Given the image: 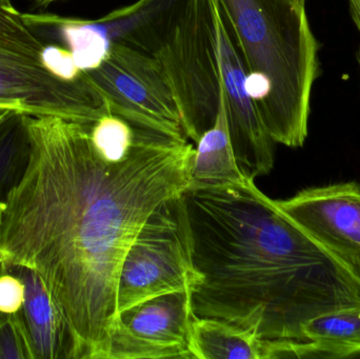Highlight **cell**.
Masks as SVG:
<instances>
[{
	"instance_id": "6da1fadb",
	"label": "cell",
	"mask_w": 360,
	"mask_h": 359,
	"mask_svg": "<svg viewBox=\"0 0 360 359\" xmlns=\"http://www.w3.org/2000/svg\"><path fill=\"white\" fill-rule=\"evenodd\" d=\"M31 156L0 204V254L44 282L78 359H108L117 280L152 213L188 188L195 149L109 113L92 124L29 116Z\"/></svg>"
},
{
	"instance_id": "7a4b0ae2",
	"label": "cell",
	"mask_w": 360,
	"mask_h": 359,
	"mask_svg": "<svg viewBox=\"0 0 360 359\" xmlns=\"http://www.w3.org/2000/svg\"><path fill=\"white\" fill-rule=\"evenodd\" d=\"M200 275L191 291L197 318L259 339L306 341L317 316L360 308V270L298 227L254 179L182 193Z\"/></svg>"
},
{
	"instance_id": "3957f363",
	"label": "cell",
	"mask_w": 360,
	"mask_h": 359,
	"mask_svg": "<svg viewBox=\"0 0 360 359\" xmlns=\"http://www.w3.org/2000/svg\"><path fill=\"white\" fill-rule=\"evenodd\" d=\"M247 67V86L275 143L304 145L321 44L306 0H213Z\"/></svg>"
},
{
	"instance_id": "277c9868",
	"label": "cell",
	"mask_w": 360,
	"mask_h": 359,
	"mask_svg": "<svg viewBox=\"0 0 360 359\" xmlns=\"http://www.w3.org/2000/svg\"><path fill=\"white\" fill-rule=\"evenodd\" d=\"M110 42L153 57L172 88L188 137L214 126L221 103L212 0H139L103 17Z\"/></svg>"
},
{
	"instance_id": "5b68a950",
	"label": "cell",
	"mask_w": 360,
	"mask_h": 359,
	"mask_svg": "<svg viewBox=\"0 0 360 359\" xmlns=\"http://www.w3.org/2000/svg\"><path fill=\"white\" fill-rule=\"evenodd\" d=\"M0 105L84 124L111 113L71 52L48 42L14 6H0Z\"/></svg>"
},
{
	"instance_id": "8992f818",
	"label": "cell",
	"mask_w": 360,
	"mask_h": 359,
	"mask_svg": "<svg viewBox=\"0 0 360 359\" xmlns=\"http://www.w3.org/2000/svg\"><path fill=\"white\" fill-rule=\"evenodd\" d=\"M199 280L180 194L152 213L127 250L118 274V314L160 295L193 290Z\"/></svg>"
},
{
	"instance_id": "52a82bcc",
	"label": "cell",
	"mask_w": 360,
	"mask_h": 359,
	"mask_svg": "<svg viewBox=\"0 0 360 359\" xmlns=\"http://www.w3.org/2000/svg\"><path fill=\"white\" fill-rule=\"evenodd\" d=\"M84 75L114 115L133 126L188 139L174 93L153 57L111 42L103 63Z\"/></svg>"
},
{
	"instance_id": "ba28073f",
	"label": "cell",
	"mask_w": 360,
	"mask_h": 359,
	"mask_svg": "<svg viewBox=\"0 0 360 359\" xmlns=\"http://www.w3.org/2000/svg\"><path fill=\"white\" fill-rule=\"evenodd\" d=\"M191 291L160 295L120 312L108 359H194Z\"/></svg>"
},
{
	"instance_id": "9c48e42d",
	"label": "cell",
	"mask_w": 360,
	"mask_h": 359,
	"mask_svg": "<svg viewBox=\"0 0 360 359\" xmlns=\"http://www.w3.org/2000/svg\"><path fill=\"white\" fill-rule=\"evenodd\" d=\"M213 1V0H212ZM221 97L229 134L243 174L255 181L268 175L275 162V143L266 132L247 86L248 71L234 38L213 2Z\"/></svg>"
},
{
	"instance_id": "30bf717a",
	"label": "cell",
	"mask_w": 360,
	"mask_h": 359,
	"mask_svg": "<svg viewBox=\"0 0 360 359\" xmlns=\"http://www.w3.org/2000/svg\"><path fill=\"white\" fill-rule=\"evenodd\" d=\"M275 204L308 235L360 270V185L310 188Z\"/></svg>"
},
{
	"instance_id": "8fae6325",
	"label": "cell",
	"mask_w": 360,
	"mask_h": 359,
	"mask_svg": "<svg viewBox=\"0 0 360 359\" xmlns=\"http://www.w3.org/2000/svg\"><path fill=\"white\" fill-rule=\"evenodd\" d=\"M4 269L25 285V301L16 315L32 359H78L73 332L41 278L25 266L4 263Z\"/></svg>"
},
{
	"instance_id": "7c38bea8",
	"label": "cell",
	"mask_w": 360,
	"mask_h": 359,
	"mask_svg": "<svg viewBox=\"0 0 360 359\" xmlns=\"http://www.w3.org/2000/svg\"><path fill=\"white\" fill-rule=\"evenodd\" d=\"M190 167L188 189H207L245 183L231 143L224 101L220 103L215 124L197 141Z\"/></svg>"
},
{
	"instance_id": "4fadbf2b",
	"label": "cell",
	"mask_w": 360,
	"mask_h": 359,
	"mask_svg": "<svg viewBox=\"0 0 360 359\" xmlns=\"http://www.w3.org/2000/svg\"><path fill=\"white\" fill-rule=\"evenodd\" d=\"M306 341H291L290 358H348L360 348V308L340 310L313 318L304 328Z\"/></svg>"
},
{
	"instance_id": "5bb4252c",
	"label": "cell",
	"mask_w": 360,
	"mask_h": 359,
	"mask_svg": "<svg viewBox=\"0 0 360 359\" xmlns=\"http://www.w3.org/2000/svg\"><path fill=\"white\" fill-rule=\"evenodd\" d=\"M190 349L194 359H262V339L235 325L195 316Z\"/></svg>"
},
{
	"instance_id": "9a60e30c",
	"label": "cell",
	"mask_w": 360,
	"mask_h": 359,
	"mask_svg": "<svg viewBox=\"0 0 360 359\" xmlns=\"http://www.w3.org/2000/svg\"><path fill=\"white\" fill-rule=\"evenodd\" d=\"M29 116L12 109L0 118V204L20 183L29 164Z\"/></svg>"
},
{
	"instance_id": "2e32d148",
	"label": "cell",
	"mask_w": 360,
	"mask_h": 359,
	"mask_svg": "<svg viewBox=\"0 0 360 359\" xmlns=\"http://www.w3.org/2000/svg\"><path fill=\"white\" fill-rule=\"evenodd\" d=\"M0 359H32L16 314L10 315L0 312Z\"/></svg>"
},
{
	"instance_id": "e0dca14e",
	"label": "cell",
	"mask_w": 360,
	"mask_h": 359,
	"mask_svg": "<svg viewBox=\"0 0 360 359\" xmlns=\"http://www.w3.org/2000/svg\"><path fill=\"white\" fill-rule=\"evenodd\" d=\"M25 301L22 280L4 269L0 274V312L15 315L20 311Z\"/></svg>"
},
{
	"instance_id": "ac0fdd59",
	"label": "cell",
	"mask_w": 360,
	"mask_h": 359,
	"mask_svg": "<svg viewBox=\"0 0 360 359\" xmlns=\"http://www.w3.org/2000/svg\"><path fill=\"white\" fill-rule=\"evenodd\" d=\"M348 4L349 11H350L353 22L355 23L360 33V0H348ZM359 63L360 65V48L359 51Z\"/></svg>"
},
{
	"instance_id": "d6986e66",
	"label": "cell",
	"mask_w": 360,
	"mask_h": 359,
	"mask_svg": "<svg viewBox=\"0 0 360 359\" xmlns=\"http://www.w3.org/2000/svg\"><path fill=\"white\" fill-rule=\"evenodd\" d=\"M33 1L37 4L38 6H48L53 2L57 1V0H33Z\"/></svg>"
},
{
	"instance_id": "ffe728a7",
	"label": "cell",
	"mask_w": 360,
	"mask_h": 359,
	"mask_svg": "<svg viewBox=\"0 0 360 359\" xmlns=\"http://www.w3.org/2000/svg\"><path fill=\"white\" fill-rule=\"evenodd\" d=\"M348 358H360V348L353 350L348 355Z\"/></svg>"
},
{
	"instance_id": "44dd1931",
	"label": "cell",
	"mask_w": 360,
	"mask_h": 359,
	"mask_svg": "<svg viewBox=\"0 0 360 359\" xmlns=\"http://www.w3.org/2000/svg\"><path fill=\"white\" fill-rule=\"evenodd\" d=\"M0 6H13L12 0H0Z\"/></svg>"
},
{
	"instance_id": "7402d4cb",
	"label": "cell",
	"mask_w": 360,
	"mask_h": 359,
	"mask_svg": "<svg viewBox=\"0 0 360 359\" xmlns=\"http://www.w3.org/2000/svg\"><path fill=\"white\" fill-rule=\"evenodd\" d=\"M10 110L12 109H8V107H1V105H0V118H1L2 116L4 115V114L8 113V112L10 111Z\"/></svg>"
},
{
	"instance_id": "603a6c76",
	"label": "cell",
	"mask_w": 360,
	"mask_h": 359,
	"mask_svg": "<svg viewBox=\"0 0 360 359\" xmlns=\"http://www.w3.org/2000/svg\"><path fill=\"white\" fill-rule=\"evenodd\" d=\"M4 259H2L1 254H0V274L2 273V271H4Z\"/></svg>"
}]
</instances>
